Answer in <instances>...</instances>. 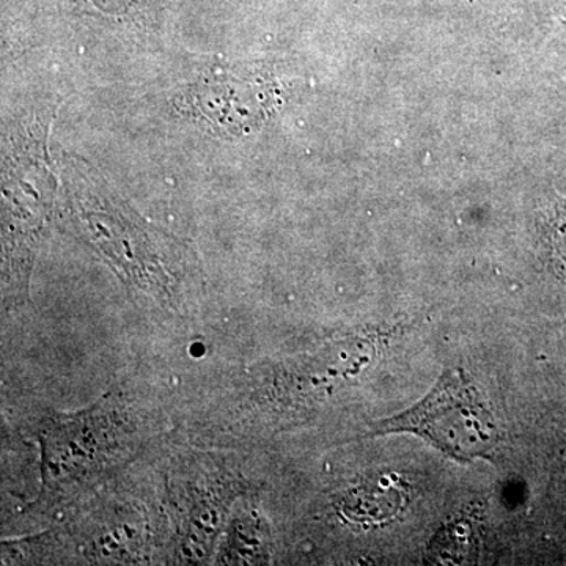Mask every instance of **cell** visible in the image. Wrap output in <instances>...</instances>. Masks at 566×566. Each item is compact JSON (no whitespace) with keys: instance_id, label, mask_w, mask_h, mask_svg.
<instances>
[{"instance_id":"cell-1","label":"cell","mask_w":566,"mask_h":566,"mask_svg":"<svg viewBox=\"0 0 566 566\" xmlns=\"http://www.w3.org/2000/svg\"><path fill=\"white\" fill-rule=\"evenodd\" d=\"M408 433L460 463L494 460L505 438L493 409L463 368H447L419 403L374 423L368 436Z\"/></svg>"},{"instance_id":"cell-2","label":"cell","mask_w":566,"mask_h":566,"mask_svg":"<svg viewBox=\"0 0 566 566\" xmlns=\"http://www.w3.org/2000/svg\"><path fill=\"white\" fill-rule=\"evenodd\" d=\"M43 493L55 501L117 464L129 449V430L106 398L73 412L54 415L40 428Z\"/></svg>"},{"instance_id":"cell-3","label":"cell","mask_w":566,"mask_h":566,"mask_svg":"<svg viewBox=\"0 0 566 566\" xmlns=\"http://www.w3.org/2000/svg\"><path fill=\"white\" fill-rule=\"evenodd\" d=\"M197 99L211 120L219 125H253L270 106L268 88L259 82L238 81L234 77L207 82Z\"/></svg>"},{"instance_id":"cell-4","label":"cell","mask_w":566,"mask_h":566,"mask_svg":"<svg viewBox=\"0 0 566 566\" xmlns=\"http://www.w3.org/2000/svg\"><path fill=\"white\" fill-rule=\"evenodd\" d=\"M409 488L400 476L382 475L357 486L345 499V515L360 524L394 520L408 504Z\"/></svg>"},{"instance_id":"cell-5","label":"cell","mask_w":566,"mask_h":566,"mask_svg":"<svg viewBox=\"0 0 566 566\" xmlns=\"http://www.w3.org/2000/svg\"><path fill=\"white\" fill-rule=\"evenodd\" d=\"M271 558V535L266 521L260 513L249 510L240 513L227 531L222 564H268Z\"/></svg>"},{"instance_id":"cell-6","label":"cell","mask_w":566,"mask_h":566,"mask_svg":"<svg viewBox=\"0 0 566 566\" xmlns=\"http://www.w3.org/2000/svg\"><path fill=\"white\" fill-rule=\"evenodd\" d=\"M476 549L474 524L455 520L446 524L428 546L427 560L430 564L455 565L472 560Z\"/></svg>"},{"instance_id":"cell-7","label":"cell","mask_w":566,"mask_h":566,"mask_svg":"<svg viewBox=\"0 0 566 566\" xmlns=\"http://www.w3.org/2000/svg\"><path fill=\"white\" fill-rule=\"evenodd\" d=\"M546 237L554 260L560 263L566 275V203L554 205L546 221Z\"/></svg>"},{"instance_id":"cell-8","label":"cell","mask_w":566,"mask_h":566,"mask_svg":"<svg viewBox=\"0 0 566 566\" xmlns=\"http://www.w3.org/2000/svg\"><path fill=\"white\" fill-rule=\"evenodd\" d=\"M96 9L104 11H120L132 6L133 0H88Z\"/></svg>"}]
</instances>
